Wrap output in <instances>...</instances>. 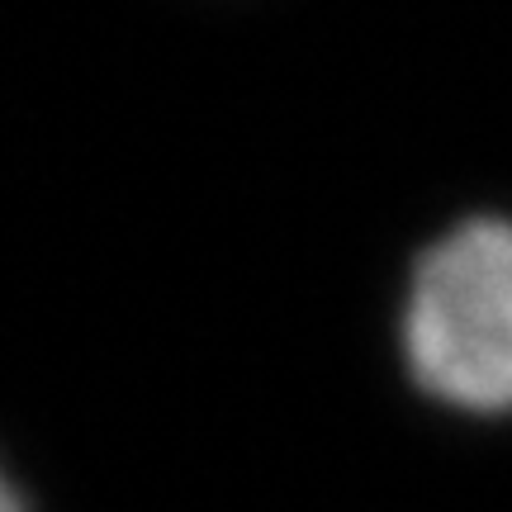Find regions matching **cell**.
I'll use <instances>...</instances> for the list:
<instances>
[{
    "label": "cell",
    "instance_id": "obj_2",
    "mask_svg": "<svg viewBox=\"0 0 512 512\" xmlns=\"http://www.w3.org/2000/svg\"><path fill=\"white\" fill-rule=\"evenodd\" d=\"M0 512H24V498L15 494V484L0 475Z\"/></svg>",
    "mask_w": 512,
    "mask_h": 512
},
{
    "label": "cell",
    "instance_id": "obj_1",
    "mask_svg": "<svg viewBox=\"0 0 512 512\" xmlns=\"http://www.w3.org/2000/svg\"><path fill=\"white\" fill-rule=\"evenodd\" d=\"M403 361L422 394L456 413H512V219H465L418 256Z\"/></svg>",
    "mask_w": 512,
    "mask_h": 512
}]
</instances>
